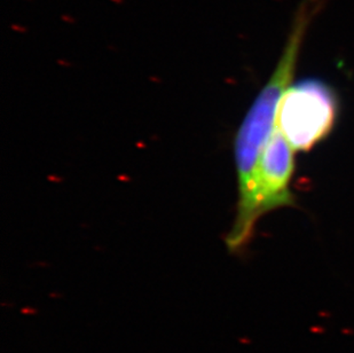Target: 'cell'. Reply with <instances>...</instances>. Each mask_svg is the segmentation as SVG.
Listing matches in <instances>:
<instances>
[{"mask_svg": "<svg viewBox=\"0 0 354 353\" xmlns=\"http://www.w3.org/2000/svg\"><path fill=\"white\" fill-rule=\"evenodd\" d=\"M320 6V0H304L301 3L274 73L258 93L237 130L234 156L239 202L235 219L243 217L250 206L258 162L274 132L281 98L291 85L305 35Z\"/></svg>", "mask_w": 354, "mask_h": 353, "instance_id": "6da1fadb", "label": "cell"}, {"mask_svg": "<svg viewBox=\"0 0 354 353\" xmlns=\"http://www.w3.org/2000/svg\"><path fill=\"white\" fill-rule=\"evenodd\" d=\"M294 152L277 125L258 162L250 206L243 217L234 220L225 241L231 253L245 249L263 215L295 206L294 194L290 190L295 170Z\"/></svg>", "mask_w": 354, "mask_h": 353, "instance_id": "7a4b0ae2", "label": "cell"}, {"mask_svg": "<svg viewBox=\"0 0 354 353\" xmlns=\"http://www.w3.org/2000/svg\"><path fill=\"white\" fill-rule=\"evenodd\" d=\"M338 116L337 94L320 80L288 87L277 108V125L294 150H310L329 136Z\"/></svg>", "mask_w": 354, "mask_h": 353, "instance_id": "3957f363", "label": "cell"}]
</instances>
